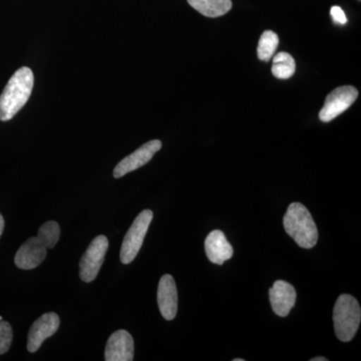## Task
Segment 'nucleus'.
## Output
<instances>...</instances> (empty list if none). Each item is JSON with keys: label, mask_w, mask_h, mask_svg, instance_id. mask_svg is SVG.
Masks as SVG:
<instances>
[{"label": "nucleus", "mask_w": 361, "mask_h": 361, "mask_svg": "<svg viewBox=\"0 0 361 361\" xmlns=\"http://www.w3.org/2000/svg\"><path fill=\"white\" fill-rule=\"evenodd\" d=\"M245 360H242V358H235V360H233V361H244Z\"/></svg>", "instance_id": "4be33fe9"}, {"label": "nucleus", "mask_w": 361, "mask_h": 361, "mask_svg": "<svg viewBox=\"0 0 361 361\" xmlns=\"http://www.w3.org/2000/svg\"><path fill=\"white\" fill-rule=\"evenodd\" d=\"M311 361H327L329 360H327L326 357H322V356H319V357H315V358H312V360H310Z\"/></svg>", "instance_id": "412c9836"}, {"label": "nucleus", "mask_w": 361, "mask_h": 361, "mask_svg": "<svg viewBox=\"0 0 361 361\" xmlns=\"http://www.w3.org/2000/svg\"><path fill=\"white\" fill-rule=\"evenodd\" d=\"M153 217L154 214L151 210H144L135 218L126 234L121 248V261L123 264H130L137 257Z\"/></svg>", "instance_id": "20e7f679"}, {"label": "nucleus", "mask_w": 361, "mask_h": 361, "mask_svg": "<svg viewBox=\"0 0 361 361\" xmlns=\"http://www.w3.org/2000/svg\"><path fill=\"white\" fill-rule=\"evenodd\" d=\"M330 13H331L334 23H338V25H345V23H348L345 13H344V11H342L341 7L332 6Z\"/></svg>", "instance_id": "6ab92c4d"}, {"label": "nucleus", "mask_w": 361, "mask_h": 361, "mask_svg": "<svg viewBox=\"0 0 361 361\" xmlns=\"http://www.w3.org/2000/svg\"><path fill=\"white\" fill-rule=\"evenodd\" d=\"M158 305L166 320L174 319L178 312V290L174 278L171 275H164L159 282Z\"/></svg>", "instance_id": "f8f14e48"}, {"label": "nucleus", "mask_w": 361, "mask_h": 361, "mask_svg": "<svg viewBox=\"0 0 361 361\" xmlns=\"http://www.w3.org/2000/svg\"><path fill=\"white\" fill-rule=\"evenodd\" d=\"M207 257L214 264L222 265L225 261L232 258L234 251L231 244L227 241L224 233L214 230L205 240Z\"/></svg>", "instance_id": "ddd939ff"}, {"label": "nucleus", "mask_w": 361, "mask_h": 361, "mask_svg": "<svg viewBox=\"0 0 361 361\" xmlns=\"http://www.w3.org/2000/svg\"><path fill=\"white\" fill-rule=\"evenodd\" d=\"M295 61L287 52H279L273 59V66L271 68L273 75L279 80L290 78L295 73Z\"/></svg>", "instance_id": "2eb2a0df"}, {"label": "nucleus", "mask_w": 361, "mask_h": 361, "mask_svg": "<svg viewBox=\"0 0 361 361\" xmlns=\"http://www.w3.org/2000/svg\"><path fill=\"white\" fill-rule=\"evenodd\" d=\"M358 97V90L351 85H343L332 90L325 99L319 113L320 121L329 123L353 106Z\"/></svg>", "instance_id": "423d86ee"}, {"label": "nucleus", "mask_w": 361, "mask_h": 361, "mask_svg": "<svg viewBox=\"0 0 361 361\" xmlns=\"http://www.w3.org/2000/svg\"><path fill=\"white\" fill-rule=\"evenodd\" d=\"M278 44H279V39H278L276 33L271 32V30H266L263 32L258 44L259 59L263 61H269L276 51Z\"/></svg>", "instance_id": "dca6fc26"}, {"label": "nucleus", "mask_w": 361, "mask_h": 361, "mask_svg": "<svg viewBox=\"0 0 361 361\" xmlns=\"http://www.w3.org/2000/svg\"><path fill=\"white\" fill-rule=\"evenodd\" d=\"M188 4L207 18H219L232 8L231 0H188Z\"/></svg>", "instance_id": "4468645a"}, {"label": "nucleus", "mask_w": 361, "mask_h": 361, "mask_svg": "<svg viewBox=\"0 0 361 361\" xmlns=\"http://www.w3.org/2000/svg\"><path fill=\"white\" fill-rule=\"evenodd\" d=\"M134 339L126 330L114 332L106 343L104 360L106 361L134 360Z\"/></svg>", "instance_id": "1a4fd4ad"}, {"label": "nucleus", "mask_w": 361, "mask_h": 361, "mask_svg": "<svg viewBox=\"0 0 361 361\" xmlns=\"http://www.w3.org/2000/svg\"><path fill=\"white\" fill-rule=\"evenodd\" d=\"M47 248L37 237L25 241L14 257V263L20 269L32 270L42 264L47 257Z\"/></svg>", "instance_id": "9d476101"}, {"label": "nucleus", "mask_w": 361, "mask_h": 361, "mask_svg": "<svg viewBox=\"0 0 361 361\" xmlns=\"http://www.w3.org/2000/svg\"><path fill=\"white\" fill-rule=\"evenodd\" d=\"M269 298L275 314L286 317L295 305V288L284 280H277L269 289Z\"/></svg>", "instance_id": "9b49d317"}, {"label": "nucleus", "mask_w": 361, "mask_h": 361, "mask_svg": "<svg viewBox=\"0 0 361 361\" xmlns=\"http://www.w3.org/2000/svg\"><path fill=\"white\" fill-rule=\"evenodd\" d=\"M361 310L360 303L349 294H341L334 310V330L342 342L351 341L360 329Z\"/></svg>", "instance_id": "7ed1b4c3"}, {"label": "nucleus", "mask_w": 361, "mask_h": 361, "mask_svg": "<svg viewBox=\"0 0 361 361\" xmlns=\"http://www.w3.org/2000/svg\"><path fill=\"white\" fill-rule=\"evenodd\" d=\"M161 148V142L159 140H153V141L142 145L139 149H135L134 153L126 157L116 165L114 170V177L118 179V178H122L133 171L147 165L155 156L157 152L160 151Z\"/></svg>", "instance_id": "0eeeda50"}, {"label": "nucleus", "mask_w": 361, "mask_h": 361, "mask_svg": "<svg viewBox=\"0 0 361 361\" xmlns=\"http://www.w3.org/2000/svg\"><path fill=\"white\" fill-rule=\"evenodd\" d=\"M35 77L23 66L11 77L0 96V121L11 120L25 106L32 94Z\"/></svg>", "instance_id": "f257e3e1"}, {"label": "nucleus", "mask_w": 361, "mask_h": 361, "mask_svg": "<svg viewBox=\"0 0 361 361\" xmlns=\"http://www.w3.org/2000/svg\"><path fill=\"white\" fill-rule=\"evenodd\" d=\"M61 236V227L56 221H49L39 228L37 238L47 249L54 248Z\"/></svg>", "instance_id": "f3484780"}, {"label": "nucleus", "mask_w": 361, "mask_h": 361, "mask_svg": "<svg viewBox=\"0 0 361 361\" xmlns=\"http://www.w3.org/2000/svg\"><path fill=\"white\" fill-rule=\"evenodd\" d=\"M0 320H2V317H1V316H0Z\"/></svg>", "instance_id": "5701e85b"}, {"label": "nucleus", "mask_w": 361, "mask_h": 361, "mask_svg": "<svg viewBox=\"0 0 361 361\" xmlns=\"http://www.w3.org/2000/svg\"><path fill=\"white\" fill-rule=\"evenodd\" d=\"M13 327L8 322L0 320V355H4L13 343Z\"/></svg>", "instance_id": "a211bd4d"}, {"label": "nucleus", "mask_w": 361, "mask_h": 361, "mask_svg": "<svg viewBox=\"0 0 361 361\" xmlns=\"http://www.w3.org/2000/svg\"><path fill=\"white\" fill-rule=\"evenodd\" d=\"M4 230V216L0 214V237H1L2 233Z\"/></svg>", "instance_id": "aec40b11"}, {"label": "nucleus", "mask_w": 361, "mask_h": 361, "mask_svg": "<svg viewBox=\"0 0 361 361\" xmlns=\"http://www.w3.org/2000/svg\"><path fill=\"white\" fill-rule=\"evenodd\" d=\"M59 315L54 312L45 313L33 323L28 332L27 350L37 353L45 339L54 336L59 327Z\"/></svg>", "instance_id": "6e6552de"}, {"label": "nucleus", "mask_w": 361, "mask_h": 361, "mask_svg": "<svg viewBox=\"0 0 361 361\" xmlns=\"http://www.w3.org/2000/svg\"><path fill=\"white\" fill-rule=\"evenodd\" d=\"M109 248V240L104 235H99L90 242L80 262V277L85 283L96 279Z\"/></svg>", "instance_id": "39448f33"}, {"label": "nucleus", "mask_w": 361, "mask_h": 361, "mask_svg": "<svg viewBox=\"0 0 361 361\" xmlns=\"http://www.w3.org/2000/svg\"><path fill=\"white\" fill-rule=\"evenodd\" d=\"M285 231L304 249H311L318 241V230L308 209L303 204L292 203L283 218Z\"/></svg>", "instance_id": "f03ea898"}]
</instances>
